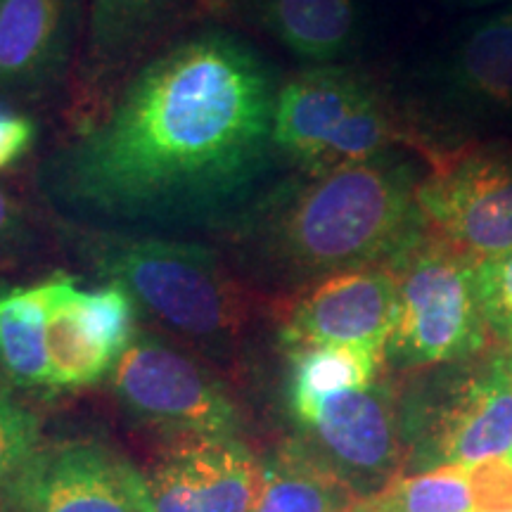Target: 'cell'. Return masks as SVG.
Returning a JSON list of instances; mask_svg holds the SVG:
<instances>
[{"label":"cell","instance_id":"1","mask_svg":"<svg viewBox=\"0 0 512 512\" xmlns=\"http://www.w3.org/2000/svg\"><path fill=\"white\" fill-rule=\"evenodd\" d=\"M275 86L252 43L197 29L140 62L41 166L48 202L95 230L230 226L278 152Z\"/></svg>","mask_w":512,"mask_h":512},{"label":"cell","instance_id":"2","mask_svg":"<svg viewBox=\"0 0 512 512\" xmlns=\"http://www.w3.org/2000/svg\"><path fill=\"white\" fill-rule=\"evenodd\" d=\"M420 178L389 155L287 181L228 226L235 256L261 280L309 285L347 268L392 264L425 233Z\"/></svg>","mask_w":512,"mask_h":512},{"label":"cell","instance_id":"3","mask_svg":"<svg viewBox=\"0 0 512 512\" xmlns=\"http://www.w3.org/2000/svg\"><path fill=\"white\" fill-rule=\"evenodd\" d=\"M83 259L117 283L166 330L221 356L238 342L245 299L219 252L200 242L88 228Z\"/></svg>","mask_w":512,"mask_h":512},{"label":"cell","instance_id":"4","mask_svg":"<svg viewBox=\"0 0 512 512\" xmlns=\"http://www.w3.org/2000/svg\"><path fill=\"white\" fill-rule=\"evenodd\" d=\"M411 140L389 102L361 74L335 64L299 72L278 88L273 145L306 176L389 155Z\"/></svg>","mask_w":512,"mask_h":512},{"label":"cell","instance_id":"5","mask_svg":"<svg viewBox=\"0 0 512 512\" xmlns=\"http://www.w3.org/2000/svg\"><path fill=\"white\" fill-rule=\"evenodd\" d=\"M396 323L384 361L420 370L475 358L486 347L475 264L422 233L394 259Z\"/></svg>","mask_w":512,"mask_h":512},{"label":"cell","instance_id":"6","mask_svg":"<svg viewBox=\"0 0 512 512\" xmlns=\"http://www.w3.org/2000/svg\"><path fill=\"white\" fill-rule=\"evenodd\" d=\"M418 207L430 238L470 264L512 249V143H467L430 157Z\"/></svg>","mask_w":512,"mask_h":512},{"label":"cell","instance_id":"7","mask_svg":"<svg viewBox=\"0 0 512 512\" xmlns=\"http://www.w3.org/2000/svg\"><path fill=\"white\" fill-rule=\"evenodd\" d=\"M112 389L128 413L171 434L240 432L238 406L219 380L145 332H138L112 370Z\"/></svg>","mask_w":512,"mask_h":512},{"label":"cell","instance_id":"8","mask_svg":"<svg viewBox=\"0 0 512 512\" xmlns=\"http://www.w3.org/2000/svg\"><path fill=\"white\" fill-rule=\"evenodd\" d=\"M0 498L5 512H150L143 472L88 439L43 444Z\"/></svg>","mask_w":512,"mask_h":512},{"label":"cell","instance_id":"9","mask_svg":"<svg viewBox=\"0 0 512 512\" xmlns=\"http://www.w3.org/2000/svg\"><path fill=\"white\" fill-rule=\"evenodd\" d=\"M302 427V444L354 491L358 501L384 489L406 463L399 406L382 382L323 401Z\"/></svg>","mask_w":512,"mask_h":512},{"label":"cell","instance_id":"10","mask_svg":"<svg viewBox=\"0 0 512 512\" xmlns=\"http://www.w3.org/2000/svg\"><path fill=\"white\" fill-rule=\"evenodd\" d=\"M136 302L107 283L81 290L76 278H48V356L53 389L91 387L112 375L136 339Z\"/></svg>","mask_w":512,"mask_h":512},{"label":"cell","instance_id":"11","mask_svg":"<svg viewBox=\"0 0 512 512\" xmlns=\"http://www.w3.org/2000/svg\"><path fill=\"white\" fill-rule=\"evenodd\" d=\"M145 475L150 512H254L261 460L230 434H174Z\"/></svg>","mask_w":512,"mask_h":512},{"label":"cell","instance_id":"12","mask_svg":"<svg viewBox=\"0 0 512 512\" xmlns=\"http://www.w3.org/2000/svg\"><path fill=\"white\" fill-rule=\"evenodd\" d=\"M411 463L425 472L446 465H479L512 451V380L508 361H491L453 384L430 415H420Z\"/></svg>","mask_w":512,"mask_h":512},{"label":"cell","instance_id":"13","mask_svg":"<svg viewBox=\"0 0 512 512\" xmlns=\"http://www.w3.org/2000/svg\"><path fill=\"white\" fill-rule=\"evenodd\" d=\"M396 323V275L389 264L347 268L304 285L285 316L290 349L344 344L387 349Z\"/></svg>","mask_w":512,"mask_h":512},{"label":"cell","instance_id":"14","mask_svg":"<svg viewBox=\"0 0 512 512\" xmlns=\"http://www.w3.org/2000/svg\"><path fill=\"white\" fill-rule=\"evenodd\" d=\"M86 0H0V98H46L67 79Z\"/></svg>","mask_w":512,"mask_h":512},{"label":"cell","instance_id":"15","mask_svg":"<svg viewBox=\"0 0 512 512\" xmlns=\"http://www.w3.org/2000/svg\"><path fill=\"white\" fill-rule=\"evenodd\" d=\"M178 0H86L79 81L83 98H95L131 69L162 34Z\"/></svg>","mask_w":512,"mask_h":512},{"label":"cell","instance_id":"16","mask_svg":"<svg viewBox=\"0 0 512 512\" xmlns=\"http://www.w3.org/2000/svg\"><path fill=\"white\" fill-rule=\"evenodd\" d=\"M512 508V467L505 460L446 465L392 479L351 512H486Z\"/></svg>","mask_w":512,"mask_h":512},{"label":"cell","instance_id":"17","mask_svg":"<svg viewBox=\"0 0 512 512\" xmlns=\"http://www.w3.org/2000/svg\"><path fill=\"white\" fill-rule=\"evenodd\" d=\"M448 79L467 110L484 117H512V5L467 31Z\"/></svg>","mask_w":512,"mask_h":512},{"label":"cell","instance_id":"18","mask_svg":"<svg viewBox=\"0 0 512 512\" xmlns=\"http://www.w3.org/2000/svg\"><path fill=\"white\" fill-rule=\"evenodd\" d=\"M261 29L306 62L332 64L354 46L356 0H252Z\"/></svg>","mask_w":512,"mask_h":512},{"label":"cell","instance_id":"19","mask_svg":"<svg viewBox=\"0 0 512 512\" xmlns=\"http://www.w3.org/2000/svg\"><path fill=\"white\" fill-rule=\"evenodd\" d=\"M0 380L17 389H53L48 356V278L0 287Z\"/></svg>","mask_w":512,"mask_h":512},{"label":"cell","instance_id":"20","mask_svg":"<svg viewBox=\"0 0 512 512\" xmlns=\"http://www.w3.org/2000/svg\"><path fill=\"white\" fill-rule=\"evenodd\" d=\"M358 496L332 475L302 441H290L261 460L254 512H351Z\"/></svg>","mask_w":512,"mask_h":512},{"label":"cell","instance_id":"21","mask_svg":"<svg viewBox=\"0 0 512 512\" xmlns=\"http://www.w3.org/2000/svg\"><path fill=\"white\" fill-rule=\"evenodd\" d=\"M384 354L366 347L318 344L292 349L290 406L299 425H306L323 401L377 382Z\"/></svg>","mask_w":512,"mask_h":512},{"label":"cell","instance_id":"22","mask_svg":"<svg viewBox=\"0 0 512 512\" xmlns=\"http://www.w3.org/2000/svg\"><path fill=\"white\" fill-rule=\"evenodd\" d=\"M41 446L36 415L24 403L0 392V496L22 475Z\"/></svg>","mask_w":512,"mask_h":512},{"label":"cell","instance_id":"23","mask_svg":"<svg viewBox=\"0 0 512 512\" xmlns=\"http://www.w3.org/2000/svg\"><path fill=\"white\" fill-rule=\"evenodd\" d=\"M475 290L486 332L512 354V249L475 264Z\"/></svg>","mask_w":512,"mask_h":512},{"label":"cell","instance_id":"24","mask_svg":"<svg viewBox=\"0 0 512 512\" xmlns=\"http://www.w3.org/2000/svg\"><path fill=\"white\" fill-rule=\"evenodd\" d=\"M38 126L29 114L0 105V171H10L34 150Z\"/></svg>","mask_w":512,"mask_h":512},{"label":"cell","instance_id":"25","mask_svg":"<svg viewBox=\"0 0 512 512\" xmlns=\"http://www.w3.org/2000/svg\"><path fill=\"white\" fill-rule=\"evenodd\" d=\"M31 247V226L24 207L0 188V264H10Z\"/></svg>","mask_w":512,"mask_h":512},{"label":"cell","instance_id":"26","mask_svg":"<svg viewBox=\"0 0 512 512\" xmlns=\"http://www.w3.org/2000/svg\"><path fill=\"white\" fill-rule=\"evenodd\" d=\"M470 5H489V3H498V0H465Z\"/></svg>","mask_w":512,"mask_h":512},{"label":"cell","instance_id":"27","mask_svg":"<svg viewBox=\"0 0 512 512\" xmlns=\"http://www.w3.org/2000/svg\"><path fill=\"white\" fill-rule=\"evenodd\" d=\"M505 361H508V375H510V380H512V354L505 358Z\"/></svg>","mask_w":512,"mask_h":512},{"label":"cell","instance_id":"28","mask_svg":"<svg viewBox=\"0 0 512 512\" xmlns=\"http://www.w3.org/2000/svg\"><path fill=\"white\" fill-rule=\"evenodd\" d=\"M503 460H505V463H508V465L512 467V451H510V453H508V456H505Z\"/></svg>","mask_w":512,"mask_h":512},{"label":"cell","instance_id":"29","mask_svg":"<svg viewBox=\"0 0 512 512\" xmlns=\"http://www.w3.org/2000/svg\"><path fill=\"white\" fill-rule=\"evenodd\" d=\"M486 512H512V508H501V510H486Z\"/></svg>","mask_w":512,"mask_h":512},{"label":"cell","instance_id":"30","mask_svg":"<svg viewBox=\"0 0 512 512\" xmlns=\"http://www.w3.org/2000/svg\"><path fill=\"white\" fill-rule=\"evenodd\" d=\"M0 512H5V503H3V498H0Z\"/></svg>","mask_w":512,"mask_h":512}]
</instances>
